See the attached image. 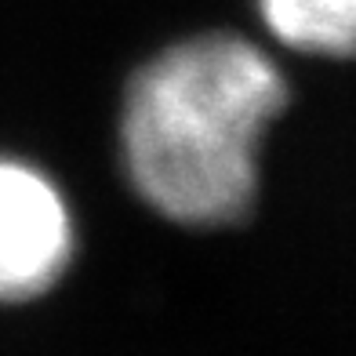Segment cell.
<instances>
[{
    "instance_id": "obj_1",
    "label": "cell",
    "mask_w": 356,
    "mask_h": 356,
    "mask_svg": "<svg viewBox=\"0 0 356 356\" xmlns=\"http://www.w3.org/2000/svg\"><path fill=\"white\" fill-rule=\"evenodd\" d=\"M287 106V80L236 33L171 44L135 73L120 142L131 186L156 215L215 229L240 222L258 193V142Z\"/></svg>"
},
{
    "instance_id": "obj_2",
    "label": "cell",
    "mask_w": 356,
    "mask_h": 356,
    "mask_svg": "<svg viewBox=\"0 0 356 356\" xmlns=\"http://www.w3.org/2000/svg\"><path fill=\"white\" fill-rule=\"evenodd\" d=\"M73 254L76 222L62 189L40 168L0 156V305L47 295Z\"/></svg>"
},
{
    "instance_id": "obj_3",
    "label": "cell",
    "mask_w": 356,
    "mask_h": 356,
    "mask_svg": "<svg viewBox=\"0 0 356 356\" xmlns=\"http://www.w3.org/2000/svg\"><path fill=\"white\" fill-rule=\"evenodd\" d=\"M262 22L291 51L356 58V0H258Z\"/></svg>"
}]
</instances>
